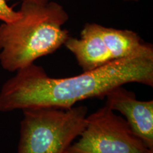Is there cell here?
<instances>
[{
	"label": "cell",
	"mask_w": 153,
	"mask_h": 153,
	"mask_svg": "<svg viewBox=\"0 0 153 153\" xmlns=\"http://www.w3.org/2000/svg\"><path fill=\"white\" fill-rule=\"evenodd\" d=\"M153 87V60L127 57L78 75L56 79L33 64L17 70L0 90V112L32 108L69 109L89 99H104L114 88L128 83Z\"/></svg>",
	"instance_id": "1"
},
{
	"label": "cell",
	"mask_w": 153,
	"mask_h": 153,
	"mask_svg": "<svg viewBox=\"0 0 153 153\" xmlns=\"http://www.w3.org/2000/svg\"><path fill=\"white\" fill-rule=\"evenodd\" d=\"M20 16L0 25V65L8 72H16L64 45L70 38L62 26L69 16L59 4L23 1Z\"/></svg>",
	"instance_id": "2"
},
{
	"label": "cell",
	"mask_w": 153,
	"mask_h": 153,
	"mask_svg": "<svg viewBox=\"0 0 153 153\" xmlns=\"http://www.w3.org/2000/svg\"><path fill=\"white\" fill-rule=\"evenodd\" d=\"M88 108L23 110L17 153H65L86 125Z\"/></svg>",
	"instance_id": "3"
},
{
	"label": "cell",
	"mask_w": 153,
	"mask_h": 153,
	"mask_svg": "<svg viewBox=\"0 0 153 153\" xmlns=\"http://www.w3.org/2000/svg\"><path fill=\"white\" fill-rule=\"evenodd\" d=\"M79 138L65 153H153L126 120L105 105L87 116Z\"/></svg>",
	"instance_id": "4"
},
{
	"label": "cell",
	"mask_w": 153,
	"mask_h": 153,
	"mask_svg": "<svg viewBox=\"0 0 153 153\" xmlns=\"http://www.w3.org/2000/svg\"><path fill=\"white\" fill-rule=\"evenodd\" d=\"M106 106L119 111L133 133L153 150V101H139L133 91L119 86L107 94Z\"/></svg>",
	"instance_id": "5"
},
{
	"label": "cell",
	"mask_w": 153,
	"mask_h": 153,
	"mask_svg": "<svg viewBox=\"0 0 153 153\" xmlns=\"http://www.w3.org/2000/svg\"><path fill=\"white\" fill-rule=\"evenodd\" d=\"M80 36V38L70 36L64 45L74 55L83 72L96 70L114 60L101 35L100 25L87 23Z\"/></svg>",
	"instance_id": "6"
},
{
	"label": "cell",
	"mask_w": 153,
	"mask_h": 153,
	"mask_svg": "<svg viewBox=\"0 0 153 153\" xmlns=\"http://www.w3.org/2000/svg\"><path fill=\"white\" fill-rule=\"evenodd\" d=\"M100 32L113 60L141 57L153 60L152 44L145 43L135 32L100 25Z\"/></svg>",
	"instance_id": "7"
},
{
	"label": "cell",
	"mask_w": 153,
	"mask_h": 153,
	"mask_svg": "<svg viewBox=\"0 0 153 153\" xmlns=\"http://www.w3.org/2000/svg\"><path fill=\"white\" fill-rule=\"evenodd\" d=\"M20 16V11H15L7 2V0H0V21L3 23L12 22Z\"/></svg>",
	"instance_id": "8"
},
{
	"label": "cell",
	"mask_w": 153,
	"mask_h": 153,
	"mask_svg": "<svg viewBox=\"0 0 153 153\" xmlns=\"http://www.w3.org/2000/svg\"><path fill=\"white\" fill-rule=\"evenodd\" d=\"M22 2L23 1H28V2H33L41 5L46 4L48 3L49 1H51L50 0H22Z\"/></svg>",
	"instance_id": "9"
},
{
	"label": "cell",
	"mask_w": 153,
	"mask_h": 153,
	"mask_svg": "<svg viewBox=\"0 0 153 153\" xmlns=\"http://www.w3.org/2000/svg\"><path fill=\"white\" fill-rule=\"evenodd\" d=\"M123 1H139V0H123Z\"/></svg>",
	"instance_id": "10"
}]
</instances>
